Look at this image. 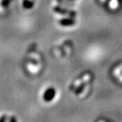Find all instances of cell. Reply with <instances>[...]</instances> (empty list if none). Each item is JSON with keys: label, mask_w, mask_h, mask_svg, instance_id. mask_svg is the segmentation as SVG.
Here are the masks:
<instances>
[{"label": "cell", "mask_w": 122, "mask_h": 122, "mask_svg": "<svg viewBox=\"0 0 122 122\" xmlns=\"http://www.w3.org/2000/svg\"><path fill=\"white\" fill-rule=\"evenodd\" d=\"M56 96V90L54 87L48 88L43 95V98L46 102H50Z\"/></svg>", "instance_id": "obj_1"}, {"label": "cell", "mask_w": 122, "mask_h": 122, "mask_svg": "<svg viewBox=\"0 0 122 122\" xmlns=\"http://www.w3.org/2000/svg\"><path fill=\"white\" fill-rule=\"evenodd\" d=\"M35 0H22V5L25 10H30L34 7Z\"/></svg>", "instance_id": "obj_2"}, {"label": "cell", "mask_w": 122, "mask_h": 122, "mask_svg": "<svg viewBox=\"0 0 122 122\" xmlns=\"http://www.w3.org/2000/svg\"><path fill=\"white\" fill-rule=\"evenodd\" d=\"M11 0H0V10H4L8 7Z\"/></svg>", "instance_id": "obj_3"}, {"label": "cell", "mask_w": 122, "mask_h": 122, "mask_svg": "<svg viewBox=\"0 0 122 122\" xmlns=\"http://www.w3.org/2000/svg\"><path fill=\"white\" fill-rule=\"evenodd\" d=\"M7 119H8L7 116L5 115H2L0 117V122H5L6 120H7Z\"/></svg>", "instance_id": "obj_4"}, {"label": "cell", "mask_w": 122, "mask_h": 122, "mask_svg": "<svg viewBox=\"0 0 122 122\" xmlns=\"http://www.w3.org/2000/svg\"><path fill=\"white\" fill-rule=\"evenodd\" d=\"M9 122H17V121H16V118L14 116L11 117L10 118V119H9Z\"/></svg>", "instance_id": "obj_5"}, {"label": "cell", "mask_w": 122, "mask_h": 122, "mask_svg": "<svg viewBox=\"0 0 122 122\" xmlns=\"http://www.w3.org/2000/svg\"><path fill=\"white\" fill-rule=\"evenodd\" d=\"M66 1H75V0H66Z\"/></svg>", "instance_id": "obj_6"}]
</instances>
